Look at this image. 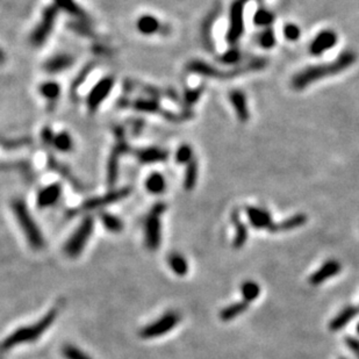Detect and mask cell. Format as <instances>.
<instances>
[{
  "label": "cell",
  "instance_id": "cell-1",
  "mask_svg": "<svg viewBox=\"0 0 359 359\" xmlns=\"http://www.w3.org/2000/svg\"><path fill=\"white\" fill-rule=\"evenodd\" d=\"M356 59L357 56L353 51H343L336 58V61L327 63V64L308 66L298 73L292 79V86L295 90H304L315 82L332 77V76L338 75L342 71L349 69L350 66L354 64Z\"/></svg>",
  "mask_w": 359,
  "mask_h": 359
},
{
  "label": "cell",
  "instance_id": "cell-2",
  "mask_svg": "<svg viewBox=\"0 0 359 359\" xmlns=\"http://www.w3.org/2000/svg\"><path fill=\"white\" fill-rule=\"evenodd\" d=\"M59 309L58 307H54L49 312H47L43 316L40 318L38 322L33 323L30 326L20 327L13 333L10 334L5 338L3 343V350L7 351L15 348L20 344H25V343H33L38 341L40 337L45 334L48 329L53 326V323L56 321L58 316Z\"/></svg>",
  "mask_w": 359,
  "mask_h": 359
},
{
  "label": "cell",
  "instance_id": "cell-3",
  "mask_svg": "<svg viewBox=\"0 0 359 359\" xmlns=\"http://www.w3.org/2000/svg\"><path fill=\"white\" fill-rule=\"evenodd\" d=\"M267 65V61L265 58H253L244 64L234 67L230 70H220L218 67L208 64V63L202 61H192L189 63L187 69L191 73L198 74L208 78H217V79H227V78H235L237 76L244 75L251 73V71H259Z\"/></svg>",
  "mask_w": 359,
  "mask_h": 359
},
{
  "label": "cell",
  "instance_id": "cell-4",
  "mask_svg": "<svg viewBox=\"0 0 359 359\" xmlns=\"http://www.w3.org/2000/svg\"><path fill=\"white\" fill-rule=\"evenodd\" d=\"M12 210L30 248L34 250H42L45 248V237L34 218L31 217L26 202L22 199H15L12 201Z\"/></svg>",
  "mask_w": 359,
  "mask_h": 359
},
{
  "label": "cell",
  "instance_id": "cell-5",
  "mask_svg": "<svg viewBox=\"0 0 359 359\" xmlns=\"http://www.w3.org/2000/svg\"><path fill=\"white\" fill-rule=\"evenodd\" d=\"M166 210L164 202H157L145 221V244L148 250L156 251L162 244V217Z\"/></svg>",
  "mask_w": 359,
  "mask_h": 359
},
{
  "label": "cell",
  "instance_id": "cell-6",
  "mask_svg": "<svg viewBox=\"0 0 359 359\" xmlns=\"http://www.w3.org/2000/svg\"><path fill=\"white\" fill-rule=\"evenodd\" d=\"M93 230L94 219L91 215H86L63 246V251L66 256L70 258H77L81 256L87 242L92 236Z\"/></svg>",
  "mask_w": 359,
  "mask_h": 359
},
{
  "label": "cell",
  "instance_id": "cell-7",
  "mask_svg": "<svg viewBox=\"0 0 359 359\" xmlns=\"http://www.w3.org/2000/svg\"><path fill=\"white\" fill-rule=\"evenodd\" d=\"M182 320L181 314L175 310H169L163 314L156 321L149 323L139 330V337L143 340H153V338L162 337L172 330L179 325Z\"/></svg>",
  "mask_w": 359,
  "mask_h": 359
},
{
  "label": "cell",
  "instance_id": "cell-8",
  "mask_svg": "<svg viewBox=\"0 0 359 359\" xmlns=\"http://www.w3.org/2000/svg\"><path fill=\"white\" fill-rule=\"evenodd\" d=\"M130 193H131L130 187H122V189L110 191L109 193L103 195H99V197L87 199V200L82 202L81 206L77 207L76 209L71 210V214L75 215V214L91 212V210H95V209L105 208L107 206L113 205V203L118 202L120 200H123V199L129 197Z\"/></svg>",
  "mask_w": 359,
  "mask_h": 359
},
{
  "label": "cell",
  "instance_id": "cell-9",
  "mask_svg": "<svg viewBox=\"0 0 359 359\" xmlns=\"http://www.w3.org/2000/svg\"><path fill=\"white\" fill-rule=\"evenodd\" d=\"M58 11V7L56 5H49L43 10L41 20L30 35V42L33 43V46L41 47L50 37L57 20Z\"/></svg>",
  "mask_w": 359,
  "mask_h": 359
},
{
  "label": "cell",
  "instance_id": "cell-10",
  "mask_svg": "<svg viewBox=\"0 0 359 359\" xmlns=\"http://www.w3.org/2000/svg\"><path fill=\"white\" fill-rule=\"evenodd\" d=\"M249 0H235L229 11V26L227 30V41L230 45L236 43L244 31V9Z\"/></svg>",
  "mask_w": 359,
  "mask_h": 359
},
{
  "label": "cell",
  "instance_id": "cell-11",
  "mask_svg": "<svg viewBox=\"0 0 359 359\" xmlns=\"http://www.w3.org/2000/svg\"><path fill=\"white\" fill-rule=\"evenodd\" d=\"M129 151L130 148L127 145L125 137H123V131L119 128L118 141L115 143L113 150H112L109 163H107V184H109L110 187H114L115 183L118 181L120 157H121L123 154L129 153Z\"/></svg>",
  "mask_w": 359,
  "mask_h": 359
},
{
  "label": "cell",
  "instance_id": "cell-12",
  "mask_svg": "<svg viewBox=\"0 0 359 359\" xmlns=\"http://www.w3.org/2000/svg\"><path fill=\"white\" fill-rule=\"evenodd\" d=\"M113 86L114 78L111 77V76L103 77L95 84L89 95H87V107H89V111L91 113H94V112L98 110V107L106 100V98L110 95Z\"/></svg>",
  "mask_w": 359,
  "mask_h": 359
},
{
  "label": "cell",
  "instance_id": "cell-13",
  "mask_svg": "<svg viewBox=\"0 0 359 359\" xmlns=\"http://www.w3.org/2000/svg\"><path fill=\"white\" fill-rule=\"evenodd\" d=\"M246 217L249 219V222L251 223V226L256 229H266L271 231V233H274V229H276V223L273 222L272 217L269 210H266L265 208H262V207H256V206H248L245 208Z\"/></svg>",
  "mask_w": 359,
  "mask_h": 359
},
{
  "label": "cell",
  "instance_id": "cell-14",
  "mask_svg": "<svg viewBox=\"0 0 359 359\" xmlns=\"http://www.w3.org/2000/svg\"><path fill=\"white\" fill-rule=\"evenodd\" d=\"M338 41L337 34L334 30L326 29L318 33L310 43L309 51L313 56H320L335 47Z\"/></svg>",
  "mask_w": 359,
  "mask_h": 359
},
{
  "label": "cell",
  "instance_id": "cell-15",
  "mask_svg": "<svg viewBox=\"0 0 359 359\" xmlns=\"http://www.w3.org/2000/svg\"><path fill=\"white\" fill-rule=\"evenodd\" d=\"M62 195V186L59 183H54L39 191L37 195V206L39 208H49L59 200Z\"/></svg>",
  "mask_w": 359,
  "mask_h": 359
},
{
  "label": "cell",
  "instance_id": "cell-16",
  "mask_svg": "<svg viewBox=\"0 0 359 359\" xmlns=\"http://www.w3.org/2000/svg\"><path fill=\"white\" fill-rule=\"evenodd\" d=\"M134 156L136 157L137 161L142 164H154V163H162L165 162L169 158V153L162 148L150 147L143 148V149H137L133 151Z\"/></svg>",
  "mask_w": 359,
  "mask_h": 359
},
{
  "label": "cell",
  "instance_id": "cell-17",
  "mask_svg": "<svg viewBox=\"0 0 359 359\" xmlns=\"http://www.w3.org/2000/svg\"><path fill=\"white\" fill-rule=\"evenodd\" d=\"M341 270H342V266L340 264V262L335 261V259H330V261L326 262L320 269L315 271L312 276H310L309 282L315 286L320 285L332 277L337 276V274L341 272Z\"/></svg>",
  "mask_w": 359,
  "mask_h": 359
},
{
  "label": "cell",
  "instance_id": "cell-18",
  "mask_svg": "<svg viewBox=\"0 0 359 359\" xmlns=\"http://www.w3.org/2000/svg\"><path fill=\"white\" fill-rule=\"evenodd\" d=\"M74 56L67 54H59L48 59L45 63V65H43V69H45L48 74H58L64 70L70 69V67L74 65Z\"/></svg>",
  "mask_w": 359,
  "mask_h": 359
},
{
  "label": "cell",
  "instance_id": "cell-19",
  "mask_svg": "<svg viewBox=\"0 0 359 359\" xmlns=\"http://www.w3.org/2000/svg\"><path fill=\"white\" fill-rule=\"evenodd\" d=\"M229 100L233 105L235 113H236L238 120L241 122H246L250 118L248 102H246L245 94L239 90L231 91L229 94Z\"/></svg>",
  "mask_w": 359,
  "mask_h": 359
},
{
  "label": "cell",
  "instance_id": "cell-20",
  "mask_svg": "<svg viewBox=\"0 0 359 359\" xmlns=\"http://www.w3.org/2000/svg\"><path fill=\"white\" fill-rule=\"evenodd\" d=\"M231 222H233L235 230H236L233 241V246L235 249H241L242 246H244L246 241H248V228H246V226L241 220L238 210H234L233 214H231Z\"/></svg>",
  "mask_w": 359,
  "mask_h": 359
},
{
  "label": "cell",
  "instance_id": "cell-21",
  "mask_svg": "<svg viewBox=\"0 0 359 359\" xmlns=\"http://www.w3.org/2000/svg\"><path fill=\"white\" fill-rule=\"evenodd\" d=\"M358 312L359 310L356 306L345 307V308L330 322V330H332V332H338V330L343 329L351 320H353V318L357 316Z\"/></svg>",
  "mask_w": 359,
  "mask_h": 359
},
{
  "label": "cell",
  "instance_id": "cell-22",
  "mask_svg": "<svg viewBox=\"0 0 359 359\" xmlns=\"http://www.w3.org/2000/svg\"><path fill=\"white\" fill-rule=\"evenodd\" d=\"M136 28L143 35H154L161 29V22L151 14H143L137 19Z\"/></svg>",
  "mask_w": 359,
  "mask_h": 359
},
{
  "label": "cell",
  "instance_id": "cell-23",
  "mask_svg": "<svg viewBox=\"0 0 359 359\" xmlns=\"http://www.w3.org/2000/svg\"><path fill=\"white\" fill-rule=\"evenodd\" d=\"M249 308V302L246 301H237L234 302L229 306L225 307V308L221 309L220 314H219V317L223 322H229L233 321L235 318L238 317L239 315H242L244 312H246Z\"/></svg>",
  "mask_w": 359,
  "mask_h": 359
},
{
  "label": "cell",
  "instance_id": "cell-24",
  "mask_svg": "<svg viewBox=\"0 0 359 359\" xmlns=\"http://www.w3.org/2000/svg\"><path fill=\"white\" fill-rule=\"evenodd\" d=\"M167 264L172 272L178 277H184L189 273V263L183 255L178 253H171L167 257Z\"/></svg>",
  "mask_w": 359,
  "mask_h": 359
},
{
  "label": "cell",
  "instance_id": "cell-25",
  "mask_svg": "<svg viewBox=\"0 0 359 359\" xmlns=\"http://www.w3.org/2000/svg\"><path fill=\"white\" fill-rule=\"evenodd\" d=\"M54 5L57 6L58 10H62L66 13L74 15V17L82 19L84 22L89 20V15L75 0H54Z\"/></svg>",
  "mask_w": 359,
  "mask_h": 359
},
{
  "label": "cell",
  "instance_id": "cell-26",
  "mask_svg": "<svg viewBox=\"0 0 359 359\" xmlns=\"http://www.w3.org/2000/svg\"><path fill=\"white\" fill-rule=\"evenodd\" d=\"M146 189L151 194H161L166 189V181L162 173L153 172L146 179Z\"/></svg>",
  "mask_w": 359,
  "mask_h": 359
},
{
  "label": "cell",
  "instance_id": "cell-27",
  "mask_svg": "<svg viewBox=\"0 0 359 359\" xmlns=\"http://www.w3.org/2000/svg\"><path fill=\"white\" fill-rule=\"evenodd\" d=\"M129 105L138 112L146 113H161L164 114L165 111L161 109V105L156 99H136L134 101H129Z\"/></svg>",
  "mask_w": 359,
  "mask_h": 359
},
{
  "label": "cell",
  "instance_id": "cell-28",
  "mask_svg": "<svg viewBox=\"0 0 359 359\" xmlns=\"http://www.w3.org/2000/svg\"><path fill=\"white\" fill-rule=\"evenodd\" d=\"M307 222V217L305 214L299 213L295 214L293 217H291L289 219H286L280 223H276V229H274V233H278V231H289L292 229H297L299 227L304 226Z\"/></svg>",
  "mask_w": 359,
  "mask_h": 359
},
{
  "label": "cell",
  "instance_id": "cell-29",
  "mask_svg": "<svg viewBox=\"0 0 359 359\" xmlns=\"http://www.w3.org/2000/svg\"><path fill=\"white\" fill-rule=\"evenodd\" d=\"M40 94L48 101L55 102L61 94V86L56 82H45L39 87Z\"/></svg>",
  "mask_w": 359,
  "mask_h": 359
},
{
  "label": "cell",
  "instance_id": "cell-30",
  "mask_svg": "<svg viewBox=\"0 0 359 359\" xmlns=\"http://www.w3.org/2000/svg\"><path fill=\"white\" fill-rule=\"evenodd\" d=\"M100 221L103 227L113 234L121 233L123 229V222L122 220L117 217V215L110 214V213H102L100 214Z\"/></svg>",
  "mask_w": 359,
  "mask_h": 359
},
{
  "label": "cell",
  "instance_id": "cell-31",
  "mask_svg": "<svg viewBox=\"0 0 359 359\" xmlns=\"http://www.w3.org/2000/svg\"><path fill=\"white\" fill-rule=\"evenodd\" d=\"M198 182V162L193 159L186 166L184 177V189L192 191Z\"/></svg>",
  "mask_w": 359,
  "mask_h": 359
},
{
  "label": "cell",
  "instance_id": "cell-32",
  "mask_svg": "<svg viewBox=\"0 0 359 359\" xmlns=\"http://www.w3.org/2000/svg\"><path fill=\"white\" fill-rule=\"evenodd\" d=\"M241 293L244 301L253 302L261 294V286L254 280H246L241 285Z\"/></svg>",
  "mask_w": 359,
  "mask_h": 359
},
{
  "label": "cell",
  "instance_id": "cell-33",
  "mask_svg": "<svg viewBox=\"0 0 359 359\" xmlns=\"http://www.w3.org/2000/svg\"><path fill=\"white\" fill-rule=\"evenodd\" d=\"M53 146L55 147L56 150L61 151V153H69V151L73 150L74 147L73 137H71L70 134L66 133V131H62V133L55 135Z\"/></svg>",
  "mask_w": 359,
  "mask_h": 359
},
{
  "label": "cell",
  "instance_id": "cell-34",
  "mask_svg": "<svg viewBox=\"0 0 359 359\" xmlns=\"http://www.w3.org/2000/svg\"><path fill=\"white\" fill-rule=\"evenodd\" d=\"M274 21V14L270 10L259 7L254 15V23L258 27L269 28Z\"/></svg>",
  "mask_w": 359,
  "mask_h": 359
},
{
  "label": "cell",
  "instance_id": "cell-35",
  "mask_svg": "<svg viewBox=\"0 0 359 359\" xmlns=\"http://www.w3.org/2000/svg\"><path fill=\"white\" fill-rule=\"evenodd\" d=\"M61 352L65 359H93L85 351H83L74 344H64L62 346Z\"/></svg>",
  "mask_w": 359,
  "mask_h": 359
},
{
  "label": "cell",
  "instance_id": "cell-36",
  "mask_svg": "<svg viewBox=\"0 0 359 359\" xmlns=\"http://www.w3.org/2000/svg\"><path fill=\"white\" fill-rule=\"evenodd\" d=\"M241 59H242L241 51L236 49V48H231V49L227 50L225 54H222L220 56L219 61L225 65H237L241 63Z\"/></svg>",
  "mask_w": 359,
  "mask_h": 359
},
{
  "label": "cell",
  "instance_id": "cell-37",
  "mask_svg": "<svg viewBox=\"0 0 359 359\" xmlns=\"http://www.w3.org/2000/svg\"><path fill=\"white\" fill-rule=\"evenodd\" d=\"M258 43L264 49H272L276 45V34L272 28H266L258 35Z\"/></svg>",
  "mask_w": 359,
  "mask_h": 359
},
{
  "label": "cell",
  "instance_id": "cell-38",
  "mask_svg": "<svg viewBox=\"0 0 359 359\" xmlns=\"http://www.w3.org/2000/svg\"><path fill=\"white\" fill-rule=\"evenodd\" d=\"M175 161L179 164H189L191 161H193V150L191 146L183 145L178 148L177 153H175Z\"/></svg>",
  "mask_w": 359,
  "mask_h": 359
},
{
  "label": "cell",
  "instance_id": "cell-39",
  "mask_svg": "<svg viewBox=\"0 0 359 359\" xmlns=\"http://www.w3.org/2000/svg\"><path fill=\"white\" fill-rule=\"evenodd\" d=\"M301 30L297 25L294 23H289L284 27V37L289 41H297V40L300 39Z\"/></svg>",
  "mask_w": 359,
  "mask_h": 359
},
{
  "label": "cell",
  "instance_id": "cell-40",
  "mask_svg": "<svg viewBox=\"0 0 359 359\" xmlns=\"http://www.w3.org/2000/svg\"><path fill=\"white\" fill-rule=\"evenodd\" d=\"M201 93H202V87L193 89V90H187L184 95V101L186 105H193V103L197 102L199 100V98H200Z\"/></svg>",
  "mask_w": 359,
  "mask_h": 359
},
{
  "label": "cell",
  "instance_id": "cell-41",
  "mask_svg": "<svg viewBox=\"0 0 359 359\" xmlns=\"http://www.w3.org/2000/svg\"><path fill=\"white\" fill-rule=\"evenodd\" d=\"M90 71H91V65L86 66L85 69H84V70L82 71V73L78 75V77L76 78L75 81H74V83H73V87H71V91H73V92H74L75 90H77V89H78L79 85H81L82 83H84V81H85L87 76H89Z\"/></svg>",
  "mask_w": 359,
  "mask_h": 359
},
{
  "label": "cell",
  "instance_id": "cell-42",
  "mask_svg": "<svg viewBox=\"0 0 359 359\" xmlns=\"http://www.w3.org/2000/svg\"><path fill=\"white\" fill-rule=\"evenodd\" d=\"M41 137L43 143H45L46 146H53L55 134L53 133V130H51L50 127H45V128H43Z\"/></svg>",
  "mask_w": 359,
  "mask_h": 359
},
{
  "label": "cell",
  "instance_id": "cell-43",
  "mask_svg": "<svg viewBox=\"0 0 359 359\" xmlns=\"http://www.w3.org/2000/svg\"><path fill=\"white\" fill-rule=\"evenodd\" d=\"M345 344L348 348L352 351L354 356L359 359V340L354 337H346L345 338Z\"/></svg>",
  "mask_w": 359,
  "mask_h": 359
},
{
  "label": "cell",
  "instance_id": "cell-44",
  "mask_svg": "<svg viewBox=\"0 0 359 359\" xmlns=\"http://www.w3.org/2000/svg\"><path fill=\"white\" fill-rule=\"evenodd\" d=\"M25 143H27V139L25 138H20L18 139V141H9V142H4V147H6V148H18L20 146H22V145H25Z\"/></svg>",
  "mask_w": 359,
  "mask_h": 359
},
{
  "label": "cell",
  "instance_id": "cell-45",
  "mask_svg": "<svg viewBox=\"0 0 359 359\" xmlns=\"http://www.w3.org/2000/svg\"><path fill=\"white\" fill-rule=\"evenodd\" d=\"M357 333L359 334V323H358V326H357Z\"/></svg>",
  "mask_w": 359,
  "mask_h": 359
},
{
  "label": "cell",
  "instance_id": "cell-46",
  "mask_svg": "<svg viewBox=\"0 0 359 359\" xmlns=\"http://www.w3.org/2000/svg\"><path fill=\"white\" fill-rule=\"evenodd\" d=\"M341 359H346V358H341Z\"/></svg>",
  "mask_w": 359,
  "mask_h": 359
}]
</instances>
